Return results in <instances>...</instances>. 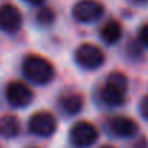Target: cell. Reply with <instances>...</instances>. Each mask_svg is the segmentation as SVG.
I'll return each mask as SVG.
<instances>
[{
	"label": "cell",
	"instance_id": "13",
	"mask_svg": "<svg viewBox=\"0 0 148 148\" xmlns=\"http://www.w3.org/2000/svg\"><path fill=\"white\" fill-rule=\"evenodd\" d=\"M36 20L39 25L42 26H48V25H52L53 20H55V13L53 10L49 9V7H45V9H40L38 16H36Z\"/></svg>",
	"mask_w": 148,
	"mask_h": 148
},
{
	"label": "cell",
	"instance_id": "12",
	"mask_svg": "<svg viewBox=\"0 0 148 148\" xmlns=\"http://www.w3.org/2000/svg\"><path fill=\"white\" fill-rule=\"evenodd\" d=\"M20 132V122L14 115H3L0 116V137L3 138H14Z\"/></svg>",
	"mask_w": 148,
	"mask_h": 148
},
{
	"label": "cell",
	"instance_id": "10",
	"mask_svg": "<svg viewBox=\"0 0 148 148\" xmlns=\"http://www.w3.org/2000/svg\"><path fill=\"white\" fill-rule=\"evenodd\" d=\"M101 39L106 45H115L122 36V26L116 20H108L99 30Z\"/></svg>",
	"mask_w": 148,
	"mask_h": 148
},
{
	"label": "cell",
	"instance_id": "14",
	"mask_svg": "<svg viewBox=\"0 0 148 148\" xmlns=\"http://www.w3.org/2000/svg\"><path fill=\"white\" fill-rule=\"evenodd\" d=\"M140 114L144 119L148 121V95H145L140 101Z\"/></svg>",
	"mask_w": 148,
	"mask_h": 148
},
{
	"label": "cell",
	"instance_id": "8",
	"mask_svg": "<svg viewBox=\"0 0 148 148\" xmlns=\"http://www.w3.org/2000/svg\"><path fill=\"white\" fill-rule=\"evenodd\" d=\"M108 131L118 138H132L138 132V125L128 116L116 115L108 121Z\"/></svg>",
	"mask_w": 148,
	"mask_h": 148
},
{
	"label": "cell",
	"instance_id": "7",
	"mask_svg": "<svg viewBox=\"0 0 148 148\" xmlns=\"http://www.w3.org/2000/svg\"><path fill=\"white\" fill-rule=\"evenodd\" d=\"M6 99L13 108H25L32 103L33 92L26 84L14 81L6 86Z\"/></svg>",
	"mask_w": 148,
	"mask_h": 148
},
{
	"label": "cell",
	"instance_id": "15",
	"mask_svg": "<svg viewBox=\"0 0 148 148\" xmlns=\"http://www.w3.org/2000/svg\"><path fill=\"white\" fill-rule=\"evenodd\" d=\"M138 38H140V42L148 49V23L144 25L141 29H140V33H138Z\"/></svg>",
	"mask_w": 148,
	"mask_h": 148
},
{
	"label": "cell",
	"instance_id": "17",
	"mask_svg": "<svg viewBox=\"0 0 148 148\" xmlns=\"http://www.w3.org/2000/svg\"><path fill=\"white\" fill-rule=\"evenodd\" d=\"M101 148H114V147H111V145H103V147H101Z\"/></svg>",
	"mask_w": 148,
	"mask_h": 148
},
{
	"label": "cell",
	"instance_id": "1",
	"mask_svg": "<svg viewBox=\"0 0 148 148\" xmlns=\"http://www.w3.org/2000/svg\"><path fill=\"white\" fill-rule=\"evenodd\" d=\"M22 72L25 78L36 85H46L53 79L55 69L48 59L39 55H29L22 63Z\"/></svg>",
	"mask_w": 148,
	"mask_h": 148
},
{
	"label": "cell",
	"instance_id": "9",
	"mask_svg": "<svg viewBox=\"0 0 148 148\" xmlns=\"http://www.w3.org/2000/svg\"><path fill=\"white\" fill-rule=\"evenodd\" d=\"M22 26V14L13 4L0 6V30L6 33H16Z\"/></svg>",
	"mask_w": 148,
	"mask_h": 148
},
{
	"label": "cell",
	"instance_id": "6",
	"mask_svg": "<svg viewBox=\"0 0 148 148\" xmlns=\"http://www.w3.org/2000/svg\"><path fill=\"white\" fill-rule=\"evenodd\" d=\"M27 125H29V131L33 135L43 137V138L53 135L56 131V119L50 112H46V111L33 114Z\"/></svg>",
	"mask_w": 148,
	"mask_h": 148
},
{
	"label": "cell",
	"instance_id": "11",
	"mask_svg": "<svg viewBox=\"0 0 148 148\" xmlns=\"http://www.w3.org/2000/svg\"><path fill=\"white\" fill-rule=\"evenodd\" d=\"M84 106V99L78 94H66L59 99V108L65 115H76Z\"/></svg>",
	"mask_w": 148,
	"mask_h": 148
},
{
	"label": "cell",
	"instance_id": "5",
	"mask_svg": "<svg viewBox=\"0 0 148 148\" xmlns=\"http://www.w3.org/2000/svg\"><path fill=\"white\" fill-rule=\"evenodd\" d=\"M103 14V6L98 0H79L72 7V16L79 23H92Z\"/></svg>",
	"mask_w": 148,
	"mask_h": 148
},
{
	"label": "cell",
	"instance_id": "4",
	"mask_svg": "<svg viewBox=\"0 0 148 148\" xmlns=\"http://www.w3.org/2000/svg\"><path fill=\"white\" fill-rule=\"evenodd\" d=\"M98 130L88 121L76 122L69 131V140L76 148H88L94 145L98 140Z\"/></svg>",
	"mask_w": 148,
	"mask_h": 148
},
{
	"label": "cell",
	"instance_id": "18",
	"mask_svg": "<svg viewBox=\"0 0 148 148\" xmlns=\"http://www.w3.org/2000/svg\"><path fill=\"white\" fill-rule=\"evenodd\" d=\"M137 1H147V0H137Z\"/></svg>",
	"mask_w": 148,
	"mask_h": 148
},
{
	"label": "cell",
	"instance_id": "16",
	"mask_svg": "<svg viewBox=\"0 0 148 148\" xmlns=\"http://www.w3.org/2000/svg\"><path fill=\"white\" fill-rule=\"evenodd\" d=\"M25 1H27V3H30V4H39V3H42L43 0H25Z\"/></svg>",
	"mask_w": 148,
	"mask_h": 148
},
{
	"label": "cell",
	"instance_id": "3",
	"mask_svg": "<svg viewBox=\"0 0 148 148\" xmlns=\"http://www.w3.org/2000/svg\"><path fill=\"white\" fill-rule=\"evenodd\" d=\"M75 62L86 71H95L103 65L105 55L97 45L84 43L75 50Z\"/></svg>",
	"mask_w": 148,
	"mask_h": 148
},
{
	"label": "cell",
	"instance_id": "2",
	"mask_svg": "<svg viewBox=\"0 0 148 148\" xmlns=\"http://www.w3.org/2000/svg\"><path fill=\"white\" fill-rule=\"evenodd\" d=\"M128 91V78L122 72H111L101 89V101L108 106H121Z\"/></svg>",
	"mask_w": 148,
	"mask_h": 148
}]
</instances>
